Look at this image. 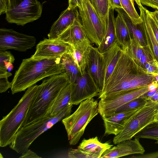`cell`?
<instances>
[{"label": "cell", "mask_w": 158, "mask_h": 158, "mask_svg": "<svg viewBox=\"0 0 158 158\" xmlns=\"http://www.w3.org/2000/svg\"><path fill=\"white\" fill-rule=\"evenodd\" d=\"M158 112V101L148 100L146 104L138 110L129 118L123 129L114 137V144L131 139L147 126L155 122Z\"/></svg>", "instance_id": "7"}, {"label": "cell", "mask_w": 158, "mask_h": 158, "mask_svg": "<svg viewBox=\"0 0 158 158\" xmlns=\"http://www.w3.org/2000/svg\"><path fill=\"white\" fill-rule=\"evenodd\" d=\"M60 62L62 65L63 73H65L70 83H73L81 75L78 67L70 52L63 54Z\"/></svg>", "instance_id": "27"}, {"label": "cell", "mask_w": 158, "mask_h": 158, "mask_svg": "<svg viewBox=\"0 0 158 158\" xmlns=\"http://www.w3.org/2000/svg\"><path fill=\"white\" fill-rule=\"evenodd\" d=\"M10 5V0H0V15L6 13Z\"/></svg>", "instance_id": "40"}, {"label": "cell", "mask_w": 158, "mask_h": 158, "mask_svg": "<svg viewBox=\"0 0 158 158\" xmlns=\"http://www.w3.org/2000/svg\"><path fill=\"white\" fill-rule=\"evenodd\" d=\"M137 110L120 112L103 118L105 127L104 135H113L115 136L118 135L123 130L130 117Z\"/></svg>", "instance_id": "18"}, {"label": "cell", "mask_w": 158, "mask_h": 158, "mask_svg": "<svg viewBox=\"0 0 158 158\" xmlns=\"http://www.w3.org/2000/svg\"><path fill=\"white\" fill-rule=\"evenodd\" d=\"M73 105L69 103L55 116H47L22 127L9 145L10 148L17 153L22 154L28 149L32 143L40 135L70 115Z\"/></svg>", "instance_id": "5"}, {"label": "cell", "mask_w": 158, "mask_h": 158, "mask_svg": "<svg viewBox=\"0 0 158 158\" xmlns=\"http://www.w3.org/2000/svg\"><path fill=\"white\" fill-rule=\"evenodd\" d=\"M115 10L123 19L126 23L132 38L142 47L147 45L143 32L142 23L134 24L127 13L123 8L116 9Z\"/></svg>", "instance_id": "22"}, {"label": "cell", "mask_w": 158, "mask_h": 158, "mask_svg": "<svg viewBox=\"0 0 158 158\" xmlns=\"http://www.w3.org/2000/svg\"><path fill=\"white\" fill-rule=\"evenodd\" d=\"M82 3L78 9L83 28L91 43L98 47L104 37L106 26L89 0H82Z\"/></svg>", "instance_id": "9"}, {"label": "cell", "mask_w": 158, "mask_h": 158, "mask_svg": "<svg viewBox=\"0 0 158 158\" xmlns=\"http://www.w3.org/2000/svg\"><path fill=\"white\" fill-rule=\"evenodd\" d=\"M82 0H69L68 6L78 8H81L82 6Z\"/></svg>", "instance_id": "44"}, {"label": "cell", "mask_w": 158, "mask_h": 158, "mask_svg": "<svg viewBox=\"0 0 158 158\" xmlns=\"http://www.w3.org/2000/svg\"><path fill=\"white\" fill-rule=\"evenodd\" d=\"M149 100H150L155 102L158 101V90L155 94Z\"/></svg>", "instance_id": "47"}, {"label": "cell", "mask_w": 158, "mask_h": 158, "mask_svg": "<svg viewBox=\"0 0 158 158\" xmlns=\"http://www.w3.org/2000/svg\"><path fill=\"white\" fill-rule=\"evenodd\" d=\"M148 47V45L144 47L141 46L132 38L127 48L130 56L137 64L141 56L147 49Z\"/></svg>", "instance_id": "30"}, {"label": "cell", "mask_w": 158, "mask_h": 158, "mask_svg": "<svg viewBox=\"0 0 158 158\" xmlns=\"http://www.w3.org/2000/svg\"><path fill=\"white\" fill-rule=\"evenodd\" d=\"M115 29L117 42L122 48L127 47L132 37L124 21L118 14L115 18Z\"/></svg>", "instance_id": "26"}, {"label": "cell", "mask_w": 158, "mask_h": 158, "mask_svg": "<svg viewBox=\"0 0 158 158\" xmlns=\"http://www.w3.org/2000/svg\"><path fill=\"white\" fill-rule=\"evenodd\" d=\"M123 9L130 18L135 25L142 23V20L134 6V0H120Z\"/></svg>", "instance_id": "29"}, {"label": "cell", "mask_w": 158, "mask_h": 158, "mask_svg": "<svg viewBox=\"0 0 158 158\" xmlns=\"http://www.w3.org/2000/svg\"><path fill=\"white\" fill-rule=\"evenodd\" d=\"M12 74L10 72L0 74V92L3 93L6 91L9 88L11 87V83L8 80V78Z\"/></svg>", "instance_id": "33"}, {"label": "cell", "mask_w": 158, "mask_h": 158, "mask_svg": "<svg viewBox=\"0 0 158 158\" xmlns=\"http://www.w3.org/2000/svg\"><path fill=\"white\" fill-rule=\"evenodd\" d=\"M122 48L121 55L98 98L148 86L155 80L152 75L147 73L130 56L127 47Z\"/></svg>", "instance_id": "1"}, {"label": "cell", "mask_w": 158, "mask_h": 158, "mask_svg": "<svg viewBox=\"0 0 158 158\" xmlns=\"http://www.w3.org/2000/svg\"><path fill=\"white\" fill-rule=\"evenodd\" d=\"M142 26L147 45L149 47L154 60L158 64V42L155 38L149 23L147 9L143 6L139 7Z\"/></svg>", "instance_id": "20"}, {"label": "cell", "mask_w": 158, "mask_h": 158, "mask_svg": "<svg viewBox=\"0 0 158 158\" xmlns=\"http://www.w3.org/2000/svg\"><path fill=\"white\" fill-rule=\"evenodd\" d=\"M71 84L69 82L60 91L46 117H53L58 114L69 103L71 97Z\"/></svg>", "instance_id": "23"}, {"label": "cell", "mask_w": 158, "mask_h": 158, "mask_svg": "<svg viewBox=\"0 0 158 158\" xmlns=\"http://www.w3.org/2000/svg\"><path fill=\"white\" fill-rule=\"evenodd\" d=\"M148 21L154 36L158 42V25L155 19L150 13V11L147 9Z\"/></svg>", "instance_id": "37"}, {"label": "cell", "mask_w": 158, "mask_h": 158, "mask_svg": "<svg viewBox=\"0 0 158 158\" xmlns=\"http://www.w3.org/2000/svg\"><path fill=\"white\" fill-rule=\"evenodd\" d=\"M134 158H158V151L153 153L144 154H139L137 156H133Z\"/></svg>", "instance_id": "43"}, {"label": "cell", "mask_w": 158, "mask_h": 158, "mask_svg": "<svg viewBox=\"0 0 158 158\" xmlns=\"http://www.w3.org/2000/svg\"><path fill=\"white\" fill-rule=\"evenodd\" d=\"M113 146L108 143L101 142L96 136L88 139H84L78 148L93 156L95 158H100L105 151Z\"/></svg>", "instance_id": "21"}, {"label": "cell", "mask_w": 158, "mask_h": 158, "mask_svg": "<svg viewBox=\"0 0 158 158\" xmlns=\"http://www.w3.org/2000/svg\"><path fill=\"white\" fill-rule=\"evenodd\" d=\"M147 100L142 95L123 105L118 108L113 114L120 112L138 110L144 106Z\"/></svg>", "instance_id": "32"}, {"label": "cell", "mask_w": 158, "mask_h": 158, "mask_svg": "<svg viewBox=\"0 0 158 158\" xmlns=\"http://www.w3.org/2000/svg\"><path fill=\"white\" fill-rule=\"evenodd\" d=\"M86 70L97 88L99 94L104 83L103 56L97 48L90 47L89 60Z\"/></svg>", "instance_id": "14"}, {"label": "cell", "mask_w": 158, "mask_h": 158, "mask_svg": "<svg viewBox=\"0 0 158 158\" xmlns=\"http://www.w3.org/2000/svg\"><path fill=\"white\" fill-rule=\"evenodd\" d=\"M91 44L71 47L70 52L82 75L86 71L89 60L90 47Z\"/></svg>", "instance_id": "25"}, {"label": "cell", "mask_w": 158, "mask_h": 158, "mask_svg": "<svg viewBox=\"0 0 158 158\" xmlns=\"http://www.w3.org/2000/svg\"><path fill=\"white\" fill-rule=\"evenodd\" d=\"M98 103L93 98L84 100L73 114L61 120L70 145H74L78 143L86 126L98 114Z\"/></svg>", "instance_id": "6"}, {"label": "cell", "mask_w": 158, "mask_h": 158, "mask_svg": "<svg viewBox=\"0 0 158 158\" xmlns=\"http://www.w3.org/2000/svg\"><path fill=\"white\" fill-rule=\"evenodd\" d=\"M71 46L59 40L45 39L36 45V51L31 57L35 59L61 57L70 52Z\"/></svg>", "instance_id": "13"}, {"label": "cell", "mask_w": 158, "mask_h": 158, "mask_svg": "<svg viewBox=\"0 0 158 158\" xmlns=\"http://www.w3.org/2000/svg\"><path fill=\"white\" fill-rule=\"evenodd\" d=\"M35 38L16 31L13 29H0V52L14 49L24 52L35 45Z\"/></svg>", "instance_id": "11"}, {"label": "cell", "mask_w": 158, "mask_h": 158, "mask_svg": "<svg viewBox=\"0 0 158 158\" xmlns=\"http://www.w3.org/2000/svg\"><path fill=\"white\" fill-rule=\"evenodd\" d=\"M20 158H41L35 153L28 149L23 152L21 154Z\"/></svg>", "instance_id": "41"}, {"label": "cell", "mask_w": 158, "mask_h": 158, "mask_svg": "<svg viewBox=\"0 0 158 158\" xmlns=\"http://www.w3.org/2000/svg\"><path fill=\"white\" fill-rule=\"evenodd\" d=\"M106 26L110 9L108 0H89Z\"/></svg>", "instance_id": "28"}, {"label": "cell", "mask_w": 158, "mask_h": 158, "mask_svg": "<svg viewBox=\"0 0 158 158\" xmlns=\"http://www.w3.org/2000/svg\"><path fill=\"white\" fill-rule=\"evenodd\" d=\"M143 69L148 73L153 75H158V64L154 60L148 62Z\"/></svg>", "instance_id": "36"}, {"label": "cell", "mask_w": 158, "mask_h": 158, "mask_svg": "<svg viewBox=\"0 0 158 158\" xmlns=\"http://www.w3.org/2000/svg\"><path fill=\"white\" fill-rule=\"evenodd\" d=\"M145 150L139 138L121 142L108 149L101 156L102 158H116L134 154H143Z\"/></svg>", "instance_id": "16"}, {"label": "cell", "mask_w": 158, "mask_h": 158, "mask_svg": "<svg viewBox=\"0 0 158 158\" xmlns=\"http://www.w3.org/2000/svg\"><path fill=\"white\" fill-rule=\"evenodd\" d=\"M108 2L110 8L112 9L123 8L120 0H108Z\"/></svg>", "instance_id": "42"}, {"label": "cell", "mask_w": 158, "mask_h": 158, "mask_svg": "<svg viewBox=\"0 0 158 158\" xmlns=\"http://www.w3.org/2000/svg\"><path fill=\"white\" fill-rule=\"evenodd\" d=\"M149 91L148 86L134 89L114 96L101 98L98 102L99 113L103 118L112 115L119 107Z\"/></svg>", "instance_id": "10"}, {"label": "cell", "mask_w": 158, "mask_h": 158, "mask_svg": "<svg viewBox=\"0 0 158 158\" xmlns=\"http://www.w3.org/2000/svg\"><path fill=\"white\" fill-rule=\"evenodd\" d=\"M158 87V84L157 81L155 80L148 86L149 91L154 90L157 88Z\"/></svg>", "instance_id": "45"}, {"label": "cell", "mask_w": 158, "mask_h": 158, "mask_svg": "<svg viewBox=\"0 0 158 158\" xmlns=\"http://www.w3.org/2000/svg\"><path fill=\"white\" fill-rule=\"evenodd\" d=\"M61 57L23 59L11 82L12 94L24 91L45 78L63 73Z\"/></svg>", "instance_id": "2"}, {"label": "cell", "mask_w": 158, "mask_h": 158, "mask_svg": "<svg viewBox=\"0 0 158 158\" xmlns=\"http://www.w3.org/2000/svg\"><path fill=\"white\" fill-rule=\"evenodd\" d=\"M38 85H35L25 92L17 104L0 121V146L10 145L22 127L36 94Z\"/></svg>", "instance_id": "4"}, {"label": "cell", "mask_w": 158, "mask_h": 158, "mask_svg": "<svg viewBox=\"0 0 158 158\" xmlns=\"http://www.w3.org/2000/svg\"><path fill=\"white\" fill-rule=\"evenodd\" d=\"M142 5L158 10V0H140Z\"/></svg>", "instance_id": "39"}, {"label": "cell", "mask_w": 158, "mask_h": 158, "mask_svg": "<svg viewBox=\"0 0 158 158\" xmlns=\"http://www.w3.org/2000/svg\"><path fill=\"white\" fill-rule=\"evenodd\" d=\"M156 141L155 143L158 144V139L156 140Z\"/></svg>", "instance_id": "51"}, {"label": "cell", "mask_w": 158, "mask_h": 158, "mask_svg": "<svg viewBox=\"0 0 158 158\" xmlns=\"http://www.w3.org/2000/svg\"><path fill=\"white\" fill-rule=\"evenodd\" d=\"M114 10L110 8V9L105 34L101 43L97 48L98 51L102 53L106 51L117 41L115 29V18L114 15Z\"/></svg>", "instance_id": "24"}, {"label": "cell", "mask_w": 158, "mask_h": 158, "mask_svg": "<svg viewBox=\"0 0 158 158\" xmlns=\"http://www.w3.org/2000/svg\"><path fill=\"white\" fill-rule=\"evenodd\" d=\"M122 51V48L116 41L109 49L102 53L103 56V86L113 70Z\"/></svg>", "instance_id": "19"}, {"label": "cell", "mask_w": 158, "mask_h": 158, "mask_svg": "<svg viewBox=\"0 0 158 158\" xmlns=\"http://www.w3.org/2000/svg\"><path fill=\"white\" fill-rule=\"evenodd\" d=\"M134 137L155 140L158 139V123L153 122L150 124L137 133Z\"/></svg>", "instance_id": "31"}, {"label": "cell", "mask_w": 158, "mask_h": 158, "mask_svg": "<svg viewBox=\"0 0 158 158\" xmlns=\"http://www.w3.org/2000/svg\"><path fill=\"white\" fill-rule=\"evenodd\" d=\"M15 60L14 57L10 51L0 52V63L7 62L13 63Z\"/></svg>", "instance_id": "38"}, {"label": "cell", "mask_w": 158, "mask_h": 158, "mask_svg": "<svg viewBox=\"0 0 158 158\" xmlns=\"http://www.w3.org/2000/svg\"><path fill=\"white\" fill-rule=\"evenodd\" d=\"M134 1L136 2L138 6V7L142 6V4L140 2V0H134Z\"/></svg>", "instance_id": "48"}, {"label": "cell", "mask_w": 158, "mask_h": 158, "mask_svg": "<svg viewBox=\"0 0 158 158\" xmlns=\"http://www.w3.org/2000/svg\"><path fill=\"white\" fill-rule=\"evenodd\" d=\"M154 122L158 123V112L155 116V121Z\"/></svg>", "instance_id": "49"}, {"label": "cell", "mask_w": 158, "mask_h": 158, "mask_svg": "<svg viewBox=\"0 0 158 158\" xmlns=\"http://www.w3.org/2000/svg\"><path fill=\"white\" fill-rule=\"evenodd\" d=\"M153 76L154 77L155 80H156L157 81L158 84V75H156Z\"/></svg>", "instance_id": "50"}, {"label": "cell", "mask_w": 158, "mask_h": 158, "mask_svg": "<svg viewBox=\"0 0 158 158\" xmlns=\"http://www.w3.org/2000/svg\"><path fill=\"white\" fill-rule=\"evenodd\" d=\"M42 12V5L38 0H10L6 19L9 23L23 26L38 19Z\"/></svg>", "instance_id": "8"}, {"label": "cell", "mask_w": 158, "mask_h": 158, "mask_svg": "<svg viewBox=\"0 0 158 158\" xmlns=\"http://www.w3.org/2000/svg\"><path fill=\"white\" fill-rule=\"evenodd\" d=\"M77 9V7L68 6L61 12L51 28L48 35V39H58L61 34L73 24L75 19L79 15Z\"/></svg>", "instance_id": "17"}, {"label": "cell", "mask_w": 158, "mask_h": 158, "mask_svg": "<svg viewBox=\"0 0 158 158\" xmlns=\"http://www.w3.org/2000/svg\"><path fill=\"white\" fill-rule=\"evenodd\" d=\"M150 13L158 25V10H156L153 12L150 11Z\"/></svg>", "instance_id": "46"}, {"label": "cell", "mask_w": 158, "mask_h": 158, "mask_svg": "<svg viewBox=\"0 0 158 158\" xmlns=\"http://www.w3.org/2000/svg\"><path fill=\"white\" fill-rule=\"evenodd\" d=\"M71 84L69 103L73 105H78L84 100L99 95L97 88L86 70L82 75L78 76Z\"/></svg>", "instance_id": "12"}, {"label": "cell", "mask_w": 158, "mask_h": 158, "mask_svg": "<svg viewBox=\"0 0 158 158\" xmlns=\"http://www.w3.org/2000/svg\"><path fill=\"white\" fill-rule=\"evenodd\" d=\"M79 15L76 17L73 24L61 34L58 38L71 47L91 44L83 28Z\"/></svg>", "instance_id": "15"}, {"label": "cell", "mask_w": 158, "mask_h": 158, "mask_svg": "<svg viewBox=\"0 0 158 158\" xmlns=\"http://www.w3.org/2000/svg\"><path fill=\"white\" fill-rule=\"evenodd\" d=\"M67 156L69 158H95L93 156L78 148L69 150Z\"/></svg>", "instance_id": "34"}, {"label": "cell", "mask_w": 158, "mask_h": 158, "mask_svg": "<svg viewBox=\"0 0 158 158\" xmlns=\"http://www.w3.org/2000/svg\"><path fill=\"white\" fill-rule=\"evenodd\" d=\"M148 46L147 49L141 56L137 63L143 69L148 62L154 60L151 50Z\"/></svg>", "instance_id": "35"}, {"label": "cell", "mask_w": 158, "mask_h": 158, "mask_svg": "<svg viewBox=\"0 0 158 158\" xmlns=\"http://www.w3.org/2000/svg\"><path fill=\"white\" fill-rule=\"evenodd\" d=\"M69 82L65 73L54 75L44 80L38 85L37 93L22 127L46 117L59 92Z\"/></svg>", "instance_id": "3"}]
</instances>
